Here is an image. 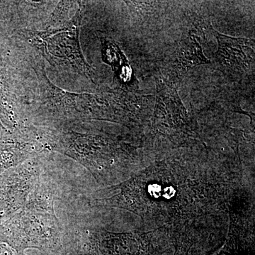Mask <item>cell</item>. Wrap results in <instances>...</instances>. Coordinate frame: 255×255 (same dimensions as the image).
I'll use <instances>...</instances> for the list:
<instances>
[{
    "mask_svg": "<svg viewBox=\"0 0 255 255\" xmlns=\"http://www.w3.org/2000/svg\"><path fill=\"white\" fill-rule=\"evenodd\" d=\"M0 243L16 255L26 250L56 253L63 250L64 233L55 210H47L26 203L9 219L0 223Z\"/></svg>",
    "mask_w": 255,
    "mask_h": 255,
    "instance_id": "1",
    "label": "cell"
},
{
    "mask_svg": "<svg viewBox=\"0 0 255 255\" xmlns=\"http://www.w3.org/2000/svg\"><path fill=\"white\" fill-rule=\"evenodd\" d=\"M41 175L36 162L19 164L0 174V223L26 205Z\"/></svg>",
    "mask_w": 255,
    "mask_h": 255,
    "instance_id": "2",
    "label": "cell"
},
{
    "mask_svg": "<svg viewBox=\"0 0 255 255\" xmlns=\"http://www.w3.org/2000/svg\"><path fill=\"white\" fill-rule=\"evenodd\" d=\"M210 31L219 42L216 55L220 63L229 68L246 69L249 67L254 55V40L226 36L211 26Z\"/></svg>",
    "mask_w": 255,
    "mask_h": 255,
    "instance_id": "3",
    "label": "cell"
},
{
    "mask_svg": "<svg viewBox=\"0 0 255 255\" xmlns=\"http://www.w3.org/2000/svg\"><path fill=\"white\" fill-rule=\"evenodd\" d=\"M157 103L155 118L157 122H175L185 121L187 119V111L175 89L169 85L163 79L157 78Z\"/></svg>",
    "mask_w": 255,
    "mask_h": 255,
    "instance_id": "4",
    "label": "cell"
},
{
    "mask_svg": "<svg viewBox=\"0 0 255 255\" xmlns=\"http://www.w3.org/2000/svg\"><path fill=\"white\" fill-rule=\"evenodd\" d=\"M176 62L177 68L183 70H189L196 65L211 63L204 56L200 43L191 32L181 41L178 47Z\"/></svg>",
    "mask_w": 255,
    "mask_h": 255,
    "instance_id": "5",
    "label": "cell"
},
{
    "mask_svg": "<svg viewBox=\"0 0 255 255\" xmlns=\"http://www.w3.org/2000/svg\"><path fill=\"white\" fill-rule=\"evenodd\" d=\"M0 255H16V254L9 247L4 243H0Z\"/></svg>",
    "mask_w": 255,
    "mask_h": 255,
    "instance_id": "6",
    "label": "cell"
},
{
    "mask_svg": "<svg viewBox=\"0 0 255 255\" xmlns=\"http://www.w3.org/2000/svg\"><path fill=\"white\" fill-rule=\"evenodd\" d=\"M24 255H26V254H25Z\"/></svg>",
    "mask_w": 255,
    "mask_h": 255,
    "instance_id": "7",
    "label": "cell"
}]
</instances>
